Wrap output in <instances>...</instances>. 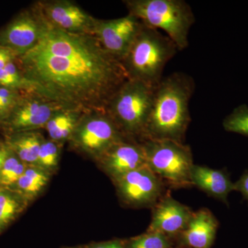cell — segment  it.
Returning <instances> with one entry per match:
<instances>
[{"label":"cell","instance_id":"1","mask_svg":"<svg viewBox=\"0 0 248 248\" xmlns=\"http://www.w3.org/2000/svg\"><path fill=\"white\" fill-rule=\"evenodd\" d=\"M16 61L30 91L62 108L106 112L130 79L122 62L94 35L69 33L48 24L38 43Z\"/></svg>","mask_w":248,"mask_h":248},{"label":"cell","instance_id":"2","mask_svg":"<svg viewBox=\"0 0 248 248\" xmlns=\"http://www.w3.org/2000/svg\"><path fill=\"white\" fill-rule=\"evenodd\" d=\"M195 89L193 78L186 73L175 72L163 78L153 91L143 140L183 143L190 122L189 104Z\"/></svg>","mask_w":248,"mask_h":248},{"label":"cell","instance_id":"3","mask_svg":"<svg viewBox=\"0 0 248 248\" xmlns=\"http://www.w3.org/2000/svg\"><path fill=\"white\" fill-rule=\"evenodd\" d=\"M177 51V46L167 35L143 24L121 62L130 79L155 87L163 78L165 66Z\"/></svg>","mask_w":248,"mask_h":248},{"label":"cell","instance_id":"4","mask_svg":"<svg viewBox=\"0 0 248 248\" xmlns=\"http://www.w3.org/2000/svg\"><path fill=\"white\" fill-rule=\"evenodd\" d=\"M128 14L144 25L164 31L182 51L188 47V35L195 17L190 5L184 0H125Z\"/></svg>","mask_w":248,"mask_h":248},{"label":"cell","instance_id":"5","mask_svg":"<svg viewBox=\"0 0 248 248\" xmlns=\"http://www.w3.org/2000/svg\"><path fill=\"white\" fill-rule=\"evenodd\" d=\"M154 88L129 79L111 98L106 112L125 138H140L143 141Z\"/></svg>","mask_w":248,"mask_h":248},{"label":"cell","instance_id":"6","mask_svg":"<svg viewBox=\"0 0 248 248\" xmlns=\"http://www.w3.org/2000/svg\"><path fill=\"white\" fill-rule=\"evenodd\" d=\"M141 145L147 166L157 177L176 186L192 184L190 170L194 164L188 146L167 140H145Z\"/></svg>","mask_w":248,"mask_h":248},{"label":"cell","instance_id":"7","mask_svg":"<svg viewBox=\"0 0 248 248\" xmlns=\"http://www.w3.org/2000/svg\"><path fill=\"white\" fill-rule=\"evenodd\" d=\"M128 140L105 111L85 112L69 141L81 153L99 159L115 143Z\"/></svg>","mask_w":248,"mask_h":248},{"label":"cell","instance_id":"8","mask_svg":"<svg viewBox=\"0 0 248 248\" xmlns=\"http://www.w3.org/2000/svg\"><path fill=\"white\" fill-rule=\"evenodd\" d=\"M47 27L48 23L35 3L0 31V46L9 49L17 58L22 56L38 43Z\"/></svg>","mask_w":248,"mask_h":248},{"label":"cell","instance_id":"9","mask_svg":"<svg viewBox=\"0 0 248 248\" xmlns=\"http://www.w3.org/2000/svg\"><path fill=\"white\" fill-rule=\"evenodd\" d=\"M46 21L51 27L73 34L93 35L97 18L71 0L37 1Z\"/></svg>","mask_w":248,"mask_h":248},{"label":"cell","instance_id":"10","mask_svg":"<svg viewBox=\"0 0 248 248\" xmlns=\"http://www.w3.org/2000/svg\"><path fill=\"white\" fill-rule=\"evenodd\" d=\"M142 24L138 17L130 14L117 19H97L93 35L108 53L122 61Z\"/></svg>","mask_w":248,"mask_h":248},{"label":"cell","instance_id":"11","mask_svg":"<svg viewBox=\"0 0 248 248\" xmlns=\"http://www.w3.org/2000/svg\"><path fill=\"white\" fill-rule=\"evenodd\" d=\"M62 108L32 91H22L17 105L6 120L16 133L45 128L52 115Z\"/></svg>","mask_w":248,"mask_h":248},{"label":"cell","instance_id":"12","mask_svg":"<svg viewBox=\"0 0 248 248\" xmlns=\"http://www.w3.org/2000/svg\"><path fill=\"white\" fill-rule=\"evenodd\" d=\"M115 180L121 197L131 205H150L156 202L161 194V182L148 166L126 173Z\"/></svg>","mask_w":248,"mask_h":248},{"label":"cell","instance_id":"13","mask_svg":"<svg viewBox=\"0 0 248 248\" xmlns=\"http://www.w3.org/2000/svg\"><path fill=\"white\" fill-rule=\"evenodd\" d=\"M125 140L115 143L99 158L104 169L114 179L146 167V154L141 143Z\"/></svg>","mask_w":248,"mask_h":248},{"label":"cell","instance_id":"14","mask_svg":"<svg viewBox=\"0 0 248 248\" xmlns=\"http://www.w3.org/2000/svg\"><path fill=\"white\" fill-rule=\"evenodd\" d=\"M192 215L187 207L177 201L164 199L155 208L148 232H157L165 235L182 232Z\"/></svg>","mask_w":248,"mask_h":248},{"label":"cell","instance_id":"15","mask_svg":"<svg viewBox=\"0 0 248 248\" xmlns=\"http://www.w3.org/2000/svg\"><path fill=\"white\" fill-rule=\"evenodd\" d=\"M190 181L201 190L226 204L230 192L234 190V184L231 182L228 173L205 166L193 165L190 170Z\"/></svg>","mask_w":248,"mask_h":248},{"label":"cell","instance_id":"16","mask_svg":"<svg viewBox=\"0 0 248 248\" xmlns=\"http://www.w3.org/2000/svg\"><path fill=\"white\" fill-rule=\"evenodd\" d=\"M218 221L213 214L202 210L192 214L183 231V239L192 248H209L213 244L218 228Z\"/></svg>","mask_w":248,"mask_h":248},{"label":"cell","instance_id":"17","mask_svg":"<svg viewBox=\"0 0 248 248\" xmlns=\"http://www.w3.org/2000/svg\"><path fill=\"white\" fill-rule=\"evenodd\" d=\"M84 111L78 109L60 108L52 115L45 128L50 140L63 143L69 141Z\"/></svg>","mask_w":248,"mask_h":248},{"label":"cell","instance_id":"18","mask_svg":"<svg viewBox=\"0 0 248 248\" xmlns=\"http://www.w3.org/2000/svg\"><path fill=\"white\" fill-rule=\"evenodd\" d=\"M45 139L37 130L16 133L10 138L7 146L23 162L36 166L41 145Z\"/></svg>","mask_w":248,"mask_h":248},{"label":"cell","instance_id":"19","mask_svg":"<svg viewBox=\"0 0 248 248\" xmlns=\"http://www.w3.org/2000/svg\"><path fill=\"white\" fill-rule=\"evenodd\" d=\"M48 180V173L45 170L35 166H28L16 184L23 194L33 197L47 185Z\"/></svg>","mask_w":248,"mask_h":248},{"label":"cell","instance_id":"20","mask_svg":"<svg viewBox=\"0 0 248 248\" xmlns=\"http://www.w3.org/2000/svg\"><path fill=\"white\" fill-rule=\"evenodd\" d=\"M5 160L4 166L1 173L0 184L5 186L14 185L17 182L18 179L22 177V174L27 169V164L19 159L16 153L10 149Z\"/></svg>","mask_w":248,"mask_h":248},{"label":"cell","instance_id":"21","mask_svg":"<svg viewBox=\"0 0 248 248\" xmlns=\"http://www.w3.org/2000/svg\"><path fill=\"white\" fill-rule=\"evenodd\" d=\"M62 146V143L45 139L41 145L36 166L45 170L55 169L60 160Z\"/></svg>","mask_w":248,"mask_h":248},{"label":"cell","instance_id":"22","mask_svg":"<svg viewBox=\"0 0 248 248\" xmlns=\"http://www.w3.org/2000/svg\"><path fill=\"white\" fill-rule=\"evenodd\" d=\"M225 130L231 133L248 136V107L241 105L236 107L223 122Z\"/></svg>","mask_w":248,"mask_h":248},{"label":"cell","instance_id":"23","mask_svg":"<svg viewBox=\"0 0 248 248\" xmlns=\"http://www.w3.org/2000/svg\"><path fill=\"white\" fill-rule=\"evenodd\" d=\"M169 240L166 235L157 232H148L132 241L130 248H169Z\"/></svg>","mask_w":248,"mask_h":248},{"label":"cell","instance_id":"24","mask_svg":"<svg viewBox=\"0 0 248 248\" xmlns=\"http://www.w3.org/2000/svg\"><path fill=\"white\" fill-rule=\"evenodd\" d=\"M20 208L19 202L6 192H0V228L7 224Z\"/></svg>","mask_w":248,"mask_h":248},{"label":"cell","instance_id":"25","mask_svg":"<svg viewBox=\"0 0 248 248\" xmlns=\"http://www.w3.org/2000/svg\"><path fill=\"white\" fill-rule=\"evenodd\" d=\"M234 190L241 192L244 200L248 202V171H246L234 183Z\"/></svg>","mask_w":248,"mask_h":248},{"label":"cell","instance_id":"26","mask_svg":"<svg viewBox=\"0 0 248 248\" xmlns=\"http://www.w3.org/2000/svg\"><path fill=\"white\" fill-rule=\"evenodd\" d=\"M17 58V55L14 52L0 46V69L4 68L10 62L16 61Z\"/></svg>","mask_w":248,"mask_h":248},{"label":"cell","instance_id":"27","mask_svg":"<svg viewBox=\"0 0 248 248\" xmlns=\"http://www.w3.org/2000/svg\"><path fill=\"white\" fill-rule=\"evenodd\" d=\"M90 248H124V247L119 241H109V242L93 246Z\"/></svg>","mask_w":248,"mask_h":248},{"label":"cell","instance_id":"28","mask_svg":"<svg viewBox=\"0 0 248 248\" xmlns=\"http://www.w3.org/2000/svg\"><path fill=\"white\" fill-rule=\"evenodd\" d=\"M8 152H9L8 146H4L2 151L0 153V178H1V170H2L3 166H4L5 160H6V156L8 155Z\"/></svg>","mask_w":248,"mask_h":248},{"label":"cell","instance_id":"29","mask_svg":"<svg viewBox=\"0 0 248 248\" xmlns=\"http://www.w3.org/2000/svg\"><path fill=\"white\" fill-rule=\"evenodd\" d=\"M0 120H2V115H1V107H0Z\"/></svg>","mask_w":248,"mask_h":248},{"label":"cell","instance_id":"30","mask_svg":"<svg viewBox=\"0 0 248 248\" xmlns=\"http://www.w3.org/2000/svg\"><path fill=\"white\" fill-rule=\"evenodd\" d=\"M3 147H4V146H2V145L0 144V153H1V151H2Z\"/></svg>","mask_w":248,"mask_h":248}]
</instances>
